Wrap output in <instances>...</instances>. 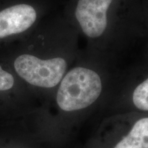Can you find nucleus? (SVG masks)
<instances>
[{"instance_id": "obj_1", "label": "nucleus", "mask_w": 148, "mask_h": 148, "mask_svg": "<svg viewBox=\"0 0 148 148\" xmlns=\"http://www.w3.org/2000/svg\"><path fill=\"white\" fill-rule=\"evenodd\" d=\"M101 92L100 77L92 70L74 68L62 79L56 95V101L64 111L86 108L99 97Z\"/></svg>"}, {"instance_id": "obj_4", "label": "nucleus", "mask_w": 148, "mask_h": 148, "mask_svg": "<svg viewBox=\"0 0 148 148\" xmlns=\"http://www.w3.org/2000/svg\"><path fill=\"white\" fill-rule=\"evenodd\" d=\"M36 18V10L27 4L15 5L0 11V38L27 30Z\"/></svg>"}, {"instance_id": "obj_6", "label": "nucleus", "mask_w": 148, "mask_h": 148, "mask_svg": "<svg viewBox=\"0 0 148 148\" xmlns=\"http://www.w3.org/2000/svg\"><path fill=\"white\" fill-rule=\"evenodd\" d=\"M132 99L136 108L148 110V78L135 88Z\"/></svg>"}, {"instance_id": "obj_7", "label": "nucleus", "mask_w": 148, "mask_h": 148, "mask_svg": "<svg viewBox=\"0 0 148 148\" xmlns=\"http://www.w3.org/2000/svg\"><path fill=\"white\" fill-rule=\"evenodd\" d=\"M14 77L10 73L5 71L0 65V91H5L12 88Z\"/></svg>"}, {"instance_id": "obj_3", "label": "nucleus", "mask_w": 148, "mask_h": 148, "mask_svg": "<svg viewBox=\"0 0 148 148\" xmlns=\"http://www.w3.org/2000/svg\"><path fill=\"white\" fill-rule=\"evenodd\" d=\"M112 0H79L75 16L82 31L90 38L103 34L107 26V10Z\"/></svg>"}, {"instance_id": "obj_2", "label": "nucleus", "mask_w": 148, "mask_h": 148, "mask_svg": "<svg viewBox=\"0 0 148 148\" xmlns=\"http://www.w3.org/2000/svg\"><path fill=\"white\" fill-rule=\"evenodd\" d=\"M16 73L33 86L52 88L60 82L66 69V61L62 58L41 60L34 56L23 54L14 62Z\"/></svg>"}, {"instance_id": "obj_5", "label": "nucleus", "mask_w": 148, "mask_h": 148, "mask_svg": "<svg viewBox=\"0 0 148 148\" xmlns=\"http://www.w3.org/2000/svg\"><path fill=\"white\" fill-rule=\"evenodd\" d=\"M114 148H148V118L136 121L129 134Z\"/></svg>"}]
</instances>
